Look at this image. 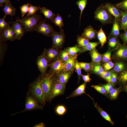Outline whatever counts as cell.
I'll use <instances>...</instances> for the list:
<instances>
[{"instance_id":"1","label":"cell","mask_w":127,"mask_h":127,"mask_svg":"<svg viewBox=\"0 0 127 127\" xmlns=\"http://www.w3.org/2000/svg\"><path fill=\"white\" fill-rule=\"evenodd\" d=\"M41 75V86L44 93V101L45 103L47 101L56 83V77L54 74L49 71Z\"/></svg>"},{"instance_id":"2","label":"cell","mask_w":127,"mask_h":127,"mask_svg":"<svg viewBox=\"0 0 127 127\" xmlns=\"http://www.w3.org/2000/svg\"><path fill=\"white\" fill-rule=\"evenodd\" d=\"M41 75L30 85L29 90V94L33 96L40 105L45 103L44 99L43 92L41 86Z\"/></svg>"},{"instance_id":"3","label":"cell","mask_w":127,"mask_h":127,"mask_svg":"<svg viewBox=\"0 0 127 127\" xmlns=\"http://www.w3.org/2000/svg\"><path fill=\"white\" fill-rule=\"evenodd\" d=\"M40 16L36 13L30 16H27L16 20L22 25L26 32L34 31L35 29L42 19Z\"/></svg>"},{"instance_id":"4","label":"cell","mask_w":127,"mask_h":127,"mask_svg":"<svg viewBox=\"0 0 127 127\" xmlns=\"http://www.w3.org/2000/svg\"><path fill=\"white\" fill-rule=\"evenodd\" d=\"M94 18L103 24L113 23L114 20L113 16L102 4L96 9L95 12Z\"/></svg>"},{"instance_id":"5","label":"cell","mask_w":127,"mask_h":127,"mask_svg":"<svg viewBox=\"0 0 127 127\" xmlns=\"http://www.w3.org/2000/svg\"><path fill=\"white\" fill-rule=\"evenodd\" d=\"M43 107L42 105L40 104L33 96L28 94H27L26 97L24 109L20 112L13 114L12 115L34 110H42Z\"/></svg>"},{"instance_id":"6","label":"cell","mask_w":127,"mask_h":127,"mask_svg":"<svg viewBox=\"0 0 127 127\" xmlns=\"http://www.w3.org/2000/svg\"><path fill=\"white\" fill-rule=\"evenodd\" d=\"M46 19L41 21L35 27L34 31L48 36H51L53 31L52 26L45 23Z\"/></svg>"},{"instance_id":"7","label":"cell","mask_w":127,"mask_h":127,"mask_svg":"<svg viewBox=\"0 0 127 127\" xmlns=\"http://www.w3.org/2000/svg\"><path fill=\"white\" fill-rule=\"evenodd\" d=\"M53 42L52 47L60 49L61 48L65 41V36L62 29L60 32L54 31L51 36Z\"/></svg>"},{"instance_id":"8","label":"cell","mask_w":127,"mask_h":127,"mask_svg":"<svg viewBox=\"0 0 127 127\" xmlns=\"http://www.w3.org/2000/svg\"><path fill=\"white\" fill-rule=\"evenodd\" d=\"M36 64L41 75H44L47 72L49 63L46 56L44 49L42 54L38 57Z\"/></svg>"},{"instance_id":"9","label":"cell","mask_w":127,"mask_h":127,"mask_svg":"<svg viewBox=\"0 0 127 127\" xmlns=\"http://www.w3.org/2000/svg\"><path fill=\"white\" fill-rule=\"evenodd\" d=\"M64 62L59 58L49 63V71L56 76L64 71Z\"/></svg>"},{"instance_id":"10","label":"cell","mask_w":127,"mask_h":127,"mask_svg":"<svg viewBox=\"0 0 127 127\" xmlns=\"http://www.w3.org/2000/svg\"><path fill=\"white\" fill-rule=\"evenodd\" d=\"M65 86L56 81L47 101L50 102L55 97L63 94L65 90Z\"/></svg>"},{"instance_id":"11","label":"cell","mask_w":127,"mask_h":127,"mask_svg":"<svg viewBox=\"0 0 127 127\" xmlns=\"http://www.w3.org/2000/svg\"><path fill=\"white\" fill-rule=\"evenodd\" d=\"M9 23L12 25L15 33V39L20 40L23 36L25 32L22 25L16 20L15 21Z\"/></svg>"},{"instance_id":"12","label":"cell","mask_w":127,"mask_h":127,"mask_svg":"<svg viewBox=\"0 0 127 127\" xmlns=\"http://www.w3.org/2000/svg\"><path fill=\"white\" fill-rule=\"evenodd\" d=\"M44 50L46 56L49 63L59 58L60 52L59 49L52 47Z\"/></svg>"},{"instance_id":"13","label":"cell","mask_w":127,"mask_h":127,"mask_svg":"<svg viewBox=\"0 0 127 127\" xmlns=\"http://www.w3.org/2000/svg\"><path fill=\"white\" fill-rule=\"evenodd\" d=\"M0 32L1 40L13 41L16 39L15 33L12 26L8 27Z\"/></svg>"},{"instance_id":"14","label":"cell","mask_w":127,"mask_h":127,"mask_svg":"<svg viewBox=\"0 0 127 127\" xmlns=\"http://www.w3.org/2000/svg\"><path fill=\"white\" fill-rule=\"evenodd\" d=\"M104 6L111 15L115 17V19L118 22L120 21L121 15L120 11L119 8L115 5L109 3H105Z\"/></svg>"},{"instance_id":"15","label":"cell","mask_w":127,"mask_h":127,"mask_svg":"<svg viewBox=\"0 0 127 127\" xmlns=\"http://www.w3.org/2000/svg\"><path fill=\"white\" fill-rule=\"evenodd\" d=\"M73 71H64L56 76V81L66 86Z\"/></svg>"},{"instance_id":"16","label":"cell","mask_w":127,"mask_h":127,"mask_svg":"<svg viewBox=\"0 0 127 127\" xmlns=\"http://www.w3.org/2000/svg\"><path fill=\"white\" fill-rule=\"evenodd\" d=\"M97 32L96 30L94 29L91 26L89 25L84 29L81 36L89 40H91L96 37Z\"/></svg>"},{"instance_id":"17","label":"cell","mask_w":127,"mask_h":127,"mask_svg":"<svg viewBox=\"0 0 127 127\" xmlns=\"http://www.w3.org/2000/svg\"><path fill=\"white\" fill-rule=\"evenodd\" d=\"M77 55L70 56L69 59L64 63V71H74L75 70V64L77 59Z\"/></svg>"},{"instance_id":"18","label":"cell","mask_w":127,"mask_h":127,"mask_svg":"<svg viewBox=\"0 0 127 127\" xmlns=\"http://www.w3.org/2000/svg\"><path fill=\"white\" fill-rule=\"evenodd\" d=\"M86 83H84L79 85L72 93L69 96L67 97V99L75 97L80 96L84 94H85L88 96L93 100L92 98L89 95L87 94L85 92V88Z\"/></svg>"},{"instance_id":"19","label":"cell","mask_w":127,"mask_h":127,"mask_svg":"<svg viewBox=\"0 0 127 127\" xmlns=\"http://www.w3.org/2000/svg\"><path fill=\"white\" fill-rule=\"evenodd\" d=\"M115 54L118 58L124 60H127V46L120 45Z\"/></svg>"},{"instance_id":"20","label":"cell","mask_w":127,"mask_h":127,"mask_svg":"<svg viewBox=\"0 0 127 127\" xmlns=\"http://www.w3.org/2000/svg\"><path fill=\"white\" fill-rule=\"evenodd\" d=\"M90 54L93 64H98L102 60V56L98 52L96 48L90 51Z\"/></svg>"},{"instance_id":"21","label":"cell","mask_w":127,"mask_h":127,"mask_svg":"<svg viewBox=\"0 0 127 127\" xmlns=\"http://www.w3.org/2000/svg\"><path fill=\"white\" fill-rule=\"evenodd\" d=\"M3 10L4 15L6 16L9 15L12 16H14L16 13V8L12 6V4L8 3L4 4Z\"/></svg>"},{"instance_id":"22","label":"cell","mask_w":127,"mask_h":127,"mask_svg":"<svg viewBox=\"0 0 127 127\" xmlns=\"http://www.w3.org/2000/svg\"><path fill=\"white\" fill-rule=\"evenodd\" d=\"M121 17L119 24L120 29L127 30V11H120Z\"/></svg>"},{"instance_id":"23","label":"cell","mask_w":127,"mask_h":127,"mask_svg":"<svg viewBox=\"0 0 127 127\" xmlns=\"http://www.w3.org/2000/svg\"><path fill=\"white\" fill-rule=\"evenodd\" d=\"M40 12L43 14L45 18L50 20L52 22L56 15L50 10L45 7H41L39 6Z\"/></svg>"},{"instance_id":"24","label":"cell","mask_w":127,"mask_h":127,"mask_svg":"<svg viewBox=\"0 0 127 127\" xmlns=\"http://www.w3.org/2000/svg\"><path fill=\"white\" fill-rule=\"evenodd\" d=\"M94 105L95 107L102 117L104 119L109 122L112 125H113L114 123L107 113L103 110L97 103H94Z\"/></svg>"},{"instance_id":"25","label":"cell","mask_w":127,"mask_h":127,"mask_svg":"<svg viewBox=\"0 0 127 127\" xmlns=\"http://www.w3.org/2000/svg\"><path fill=\"white\" fill-rule=\"evenodd\" d=\"M120 29L119 24V22L114 19L113 23V26L111 32V35L117 37L120 34Z\"/></svg>"},{"instance_id":"26","label":"cell","mask_w":127,"mask_h":127,"mask_svg":"<svg viewBox=\"0 0 127 127\" xmlns=\"http://www.w3.org/2000/svg\"><path fill=\"white\" fill-rule=\"evenodd\" d=\"M97 36L101 47L103 46L107 42V37L102 27L97 32Z\"/></svg>"},{"instance_id":"27","label":"cell","mask_w":127,"mask_h":127,"mask_svg":"<svg viewBox=\"0 0 127 127\" xmlns=\"http://www.w3.org/2000/svg\"><path fill=\"white\" fill-rule=\"evenodd\" d=\"M66 49L71 56H75L78 53L83 52L82 50L77 45L74 46L68 47Z\"/></svg>"},{"instance_id":"28","label":"cell","mask_w":127,"mask_h":127,"mask_svg":"<svg viewBox=\"0 0 127 127\" xmlns=\"http://www.w3.org/2000/svg\"><path fill=\"white\" fill-rule=\"evenodd\" d=\"M77 41V45L80 48L86 46L89 43V40L82 36L78 35Z\"/></svg>"},{"instance_id":"29","label":"cell","mask_w":127,"mask_h":127,"mask_svg":"<svg viewBox=\"0 0 127 127\" xmlns=\"http://www.w3.org/2000/svg\"><path fill=\"white\" fill-rule=\"evenodd\" d=\"M99 44V42H89L86 46L80 48L82 51L83 52L87 51H90L96 48Z\"/></svg>"},{"instance_id":"30","label":"cell","mask_w":127,"mask_h":127,"mask_svg":"<svg viewBox=\"0 0 127 127\" xmlns=\"http://www.w3.org/2000/svg\"><path fill=\"white\" fill-rule=\"evenodd\" d=\"M52 22L56 26L58 27L60 30L62 29V28L64 25V23L62 18L60 15L57 14Z\"/></svg>"},{"instance_id":"31","label":"cell","mask_w":127,"mask_h":127,"mask_svg":"<svg viewBox=\"0 0 127 127\" xmlns=\"http://www.w3.org/2000/svg\"><path fill=\"white\" fill-rule=\"evenodd\" d=\"M88 0H79L77 1L76 4L78 5L80 11L79 17L80 22V21L82 14L83 10L87 4Z\"/></svg>"},{"instance_id":"32","label":"cell","mask_w":127,"mask_h":127,"mask_svg":"<svg viewBox=\"0 0 127 127\" xmlns=\"http://www.w3.org/2000/svg\"><path fill=\"white\" fill-rule=\"evenodd\" d=\"M79 63L81 69L84 70L86 72H88L93 69V64L92 63L79 62Z\"/></svg>"},{"instance_id":"33","label":"cell","mask_w":127,"mask_h":127,"mask_svg":"<svg viewBox=\"0 0 127 127\" xmlns=\"http://www.w3.org/2000/svg\"><path fill=\"white\" fill-rule=\"evenodd\" d=\"M70 56L66 49L60 51L59 58L64 63L69 59Z\"/></svg>"},{"instance_id":"34","label":"cell","mask_w":127,"mask_h":127,"mask_svg":"<svg viewBox=\"0 0 127 127\" xmlns=\"http://www.w3.org/2000/svg\"><path fill=\"white\" fill-rule=\"evenodd\" d=\"M111 36L108 40V45L111 48H114L118 46H120L117 37Z\"/></svg>"},{"instance_id":"35","label":"cell","mask_w":127,"mask_h":127,"mask_svg":"<svg viewBox=\"0 0 127 127\" xmlns=\"http://www.w3.org/2000/svg\"><path fill=\"white\" fill-rule=\"evenodd\" d=\"M126 67L125 64L122 62L117 63L115 65L113 70L115 72H119L124 71Z\"/></svg>"},{"instance_id":"36","label":"cell","mask_w":127,"mask_h":127,"mask_svg":"<svg viewBox=\"0 0 127 127\" xmlns=\"http://www.w3.org/2000/svg\"><path fill=\"white\" fill-rule=\"evenodd\" d=\"M39 6H36L29 4L28 11L26 16H30L35 14L39 9Z\"/></svg>"},{"instance_id":"37","label":"cell","mask_w":127,"mask_h":127,"mask_svg":"<svg viewBox=\"0 0 127 127\" xmlns=\"http://www.w3.org/2000/svg\"><path fill=\"white\" fill-rule=\"evenodd\" d=\"M6 16L5 15L3 18L0 19V32L3 30L5 29L10 26L9 23H7L5 20Z\"/></svg>"},{"instance_id":"38","label":"cell","mask_w":127,"mask_h":127,"mask_svg":"<svg viewBox=\"0 0 127 127\" xmlns=\"http://www.w3.org/2000/svg\"><path fill=\"white\" fill-rule=\"evenodd\" d=\"M95 73L100 75L104 72L102 67L98 64H93V67L92 70Z\"/></svg>"},{"instance_id":"39","label":"cell","mask_w":127,"mask_h":127,"mask_svg":"<svg viewBox=\"0 0 127 127\" xmlns=\"http://www.w3.org/2000/svg\"><path fill=\"white\" fill-rule=\"evenodd\" d=\"M66 111L65 107L63 105H59L57 106L56 108L55 111L58 115H64Z\"/></svg>"},{"instance_id":"40","label":"cell","mask_w":127,"mask_h":127,"mask_svg":"<svg viewBox=\"0 0 127 127\" xmlns=\"http://www.w3.org/2000/svg\"><path fill=\"white\" fill-rule=\"evenodd\" d=\"M119 81L122 83H127V70L122 72L120 74L118 78Z\"/></svg>"},{"instance_id":"41","label":"cell","mask_w":127,"mask_h":127,"mask_svg":"<svg viewBox=\"0 0 127 127\" xmlns=\"http://www.w3.org/2000/svg\"><path fill=\"white\" fill-rule=\"evenodd\" d=\"M120 90V88H114L109 93L111 98L112 99H116Z\"/></svg>"},{"instance_id":"42","label":"cell","mask_w":127,"mask_h":127,"mask_svg":"<svg viewBox=\"0 0 127 127\" xmlns=\"http://www.w3.org/2000/svg\"><path fill=\"white\" fill-rule=\"evenodd\" d=\"M115 5L119 9L127 11V0H123L116 4Z\"/></svg>"},{"instance_id":"43","label":"cell","mask_w":127,"mask_h":127,"mask_svg":"<svg viewBox=\"0 0 127 127\" xmlns=\"http://www.w3.org/2000/svg\"><path fill=\"white\" fill-rule=\"evenodd\" d=\"M75 70L76 72L78 77V84L79 83L81 77V68L79 65V62L77 59L76 61L75 64Z\"/></svg>"},{"instance_id":"44","label":"cell","mask_w":127,"mask_h":127,"mask_svg":"<svg viewBox=\"0 0 127 127\" xmlns=\"http://www.w3.org/2000/svg\"><path fill=\"white\" fill-rule=\"evenodd\" d=\"M91 87L100 93L106 95L107 93L106 90L103 86L99 85H92Z\"/></svg>"},{"instance_id":"45","label":"cell","mask_w":127,"mask_h":127,"mask_svg":"<svg viewBox=\"0 0 127 127\" xmlns=\"http://www.w3.org/2000/svg\"><path fill=\"white\" fill-rule=\"evenodd\" d=\"M112 73H113L111 71H104L100 75L103 78L110 83V79Z\"/></svg>"},{"instance_id":"46","label":"cell","mask_w":127,"mask_h":127,"mask_svg":"<svg viewBox=\"0 0 127 127\" xmlns=\"http://www.w3.org/2000/svg\"><path fill=\"white\" fill-rule=\"evenodd\" d=\"M29 4V3H27L20 7L22 18L24 17L25 14L28 12Z\"/></svg>"},{"instance_id":"47","label":"cell","mask_w":127,"mask_h":127,"mask_svg":"<svg viewBox=\"0 0 127 127\" xmlns=\"http://www.w3.org/2000/svg\"><path fill=\"white\" fill-rule=\"evenodd\" d=\"M111 52L108 51L104 53L102 56V60L105 62H107L110 61L111 59Z\"/></svg>"},{"instance_id":"48","label":"cell","mask_w":127,"mask_h":127,"mask_svg":"<svg viewBox=\"0 0 127 127\" xmlns=\"http://www.w3.org/2000/svg\"><path fill=\"white\" fill-rule=\"evenodd\" d=\"M114 64L111 61L106 62L103 65V67L104 69L106 71L110 70L114 66Z\"/></svg>"},{"instance_id":"49","label":"cell","mask_w":127,"mask_h":127,"mask_svg":"<svg viewBox=\"0 0 127 127\" xmlns=\"http://www.w3.org/2000/svg\"><path fill=\"white\" fill-rule=\"evenodd\" d=\"M102 86L106 90L107 93H109L114 88L113 85L110 83L103 85Z\"/></svg>"},{"instance_id":"50","label":"cell","mask_w":127,"mask_h":127,"mask_svg":"<svg viewBox=\"0 0 127 127\" xmlns=\"http://www.w3.org/2000/svg\"><path fill=\"white\" fill-rule=\"evenodd\" d=\"M90 75L88 74L86 75H81V77L85 83L90 82L91 80V79L90 77Z\"/></svg>"},{"instance_id":"51","label":"cell","mask_w":127,"mask_h":127,"mask_svg":"<svg viewBox=\"0 0 127 127\" xmlns=\"http://www.w3.org/2000/svg\"><path fill=\"white\" fill-rule=\"evenodd\" d=\"M117 75L116 73H113L110 79V83H115L117 79Z\"/></svg>"},{"instance_id":"52","label":"cell","mask_w":127,"mask_h":127,"mask_svg":"<svg viewBox=\"0 0 127 127\" xmlns=\"http://www.w3.org/2000/svg\"><path fill=\"white\" fill-rule=\"evenodd\" d=\"M124 33L121 35V38L123 41L127 43V30L125 31Z\"/></svg>"},{"instance_id":"53","label":"cell","mask_w":127,"mask_h":127,"mask_svg":"<svg viewBox=\"0 0 127 127\" xmlns=\"http://www.w3.org/2000/svg\"><path fill=\"white\" fill-rule=\"evenodd\" d=\"M5 3L11 4L10 0H0V6L2 7L4 4Z\"/></svg>"},{"instance_id":"54","label":"cell","mask_w":127,"mask_h":127,"mask_svg":"<svg viewBox=\"0 0 127 127\" xmlns=\"http://www.w3.org/2000/svg\"><path fill=\"white\" fill-rule=\"evenodd\" d=\"M45 126L44 123L41 122L34 125L33 127H44Z\"/></svg>"},{"instance_id":"55","label":"cell","mask_w":127,"mask_h":127,"mask_svg":"<svg viewBox=\"0 0 127 127\" xmlns=\"http://www.w3.org/2000/svg\"><path fill=\"white\" fill-rule=\"evenodd\" d=\"M126 84L125 85L124 87V90L127 93V83H126Z\"/></svg>"},{"instance_id":"56","label":"cell","mask_w":127,"mask_h":127,"mask_svg":"<svg viewBox=\"0 0 127 127\" xmlns=\"http://www.w3.org/2000/svg\"><path fill=\"white\" fill-rule=\"evenodd\" d=\"M126 117H127V116H126Z\"/></svg>"}]
</instances>
